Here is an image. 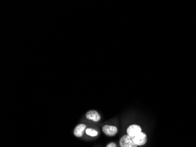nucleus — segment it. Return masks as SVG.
Masks as SVG:
<instances>
[{
  "label": "nucleus",
  "mask_w": 196,
  "mask_h": 147,
  "mask_svg": "<svg viewBox=\"0 0 196 147\" xmlns=\"http://www.w3.org/2000/svg\"><path fill=\"white\" fill-rule=\"evenodd\" d=\"M120 147H137V145L134 141L133 137L129 135H123L119 141Z\"/></svg>",
  "instance_id": "nucleus-1"
},
{
  "label": "nucleus",
  "mask_w": 196,
  "mask_h": 147,
  "mask_svg": "<svg viewBox=\"0 0 196 147\" xmlns=\"http://www.w3.org/2000/svg\"><path fill=\"white\" fill-rule=\"evenodd\" d=\"M102 131L106 135L113 137L118 133V128L115 126L105 125L102 127Z\"/></svg>",
  "instance_id": "nucleus-2"
},
{
  "label": "nucleus",
  "mask_w": 196,
  "mask_h": 147,
  "mask_svg": "<svg viewBox=\"0 0 196 147\" xmlns=\"http://www.w3.org/2000/svg\"><path fill=\"white\" fill-rule=\"evenodd\" d=\"M142 132V128L136 124L130 125L127 129V134L132 137H135L138 134Z\"/></svg>",
  "instance_id": "nucleus-3"
},
{
  "label": "nucleus",
  "mask_w": 196,
  "mask_h": 147,
  "mask_svg": "<svg viewBox=\"0 0 196 147\" xmlns=\"http://www.w3.org/2000/svg\"><path fill=\"white\" fill-rule=\"evenodd\" d=\"M133 139L137 145L139 146L144 145L147 141V135L145 133L142 132L138 134L135 137H133Z\"/></svg>",
  "instance_id": "nucleus-4"
},
{
  "label": "nucleus",
  "mask_w": 196,
  "mask_h": 147,
  "mask_svg": "<svg viewBox=\"0 0 196 147\" xmlns=\"http://www.w3.org/2000/svg\"><path fill=\"white\" fill-rule=\"evenodd\" d=\"M85 117L88 120L94 122L100 121L101 118L100 114L95 110H90L88 111L86 114Z\"/></svg>",
  "instance_id": "nucleus-5"
},
{
  "label": "nucleus",
  "mask_w": 196,
  "mask_h": 147,
  "mask_svg": "<svg viewBox=\"0 0 196 147\" xmlns=\"http://www.w3.org/2000/svg\"><path fill=\"white\" fill-rule=\"evenodd\" d=\"M86 129V127L85 125L84 124H78L75 128L74 131V135L77 137H81L83 136L84 131Z\"/></svg>",
  "instance_id": "nucleus-6"
},
{
  "label": "nucleus",
  "mask_w": 196,
  "mask_h": 147,
  "mask_svg": "<svg viewBox=\"0 0 196 147\" xmlns=\"http://www.w3.org/2000/svg\"><path fill=\"white\" fill-rule=\"evenodd\" d=\"M85 131L86 134L88 135H89L91 137H96L98 134V132L97 131H96V130H95V129H93V128H86Z\"/></svg>",
  "instance_id": "nucleus-7"
},
{
  "label": "nucleus",
  "mask_w": 196,
  "mask_h": 147,
  "mask_svg": "<svg viewBox=\"0 0 196 147\" xmlns=\"http://www.w3.org/2000/svg\"><path fill=\"white\" fill-rule=\"evenodd\" d=\"M106 147H116V145L114 142H111L107 145Z\"/></svg>",
  "instance_id": "nucleus-8"
}]
</instances>
